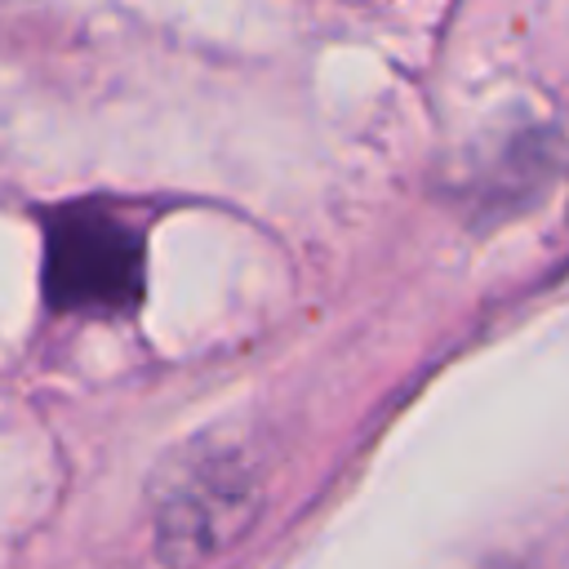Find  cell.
<instances>
[{"instance_id":"obj_2","label":"cell","mask_w":569,"mask_h":569,"mask_svg":"<svg viewBox=\"0 0 569 569\" xmlns=\"http://www.w3.org/2000/svg\"><path fill=\"white\" fill-rule=\"evenodd\" d=\"M253 516V476L240 453L204 445L173 458L160 507L156 542L169 569H196L218 556Z\"/></svg>"},{"instance_id":"obj_1","label":"cell","mask_w":569,"mask_h":569,"mask_svg":"<svg viewBox=\"0 0 569 569\" xmlns=\"http://www.w3.org/2000/svg\"><path fill=\"white\" fill-rule=\"evenodd\" d=\"M142 227L116 204H67L44 222V298L58 311H129L142 293Z\"/></svg>"}]
</instances>
